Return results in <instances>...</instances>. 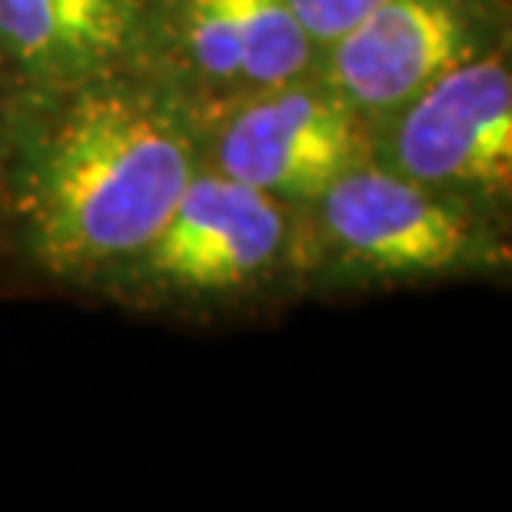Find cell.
<instances>
[{"mask_svg": "<svg viewBox=\"0 0 512 512\" xmlns=\"http://www.w3.org/2000/svg\"><path fill=\"white\" fill-rule=\"evenodd\" d=\"M383 0H290L296 20L303 24L313 47H330L336 37L356 27Z\"/></svg>", "mask_w": 512, "mask_h": 512, "instance_id": "obj_9", "label": "cell"}, {"mask_svg": "<svg viewBox=\"0 0 512 512\" xmlns=\"http://www.w3.org/2000/svg\"><path fill=\"white\" fill-rule=\"evenodd\" d=\"M124 74L30 94L7 120L0 187L20 247L60 280L127 276L197 173L180 110Z\"/></svg>", "mask_w": 512, "mask_h": 512, "instance_id": "obj_1", "label": "cell"}, {"mask_svg": "<svg viewBox=\"0 0 512 512\" xmlns=\"http://www.w3.org/2000/svg\"><path fill=\"white\" fill-rule=\"evenodd\" d=\"M290 243L293 227L280 197L220 170H197L127 273L163 300H223L270 280Z\"/></svg>", "mask_w": 512, "mask_h": 512, "instance_id": "obj_2", "label": "cell"}, {"mask_svg": "<svg viewBox=\"0 0 512 512\" xmlns=\"http://www.w3.org/2000/svg\"><path fill=\"white\" fill-rule=\"evenodd\" d=\"M389 170L446 197H496L512 180V77L476 54L396 110Z\"/></svg>", "mask_w": 512, "mask_h": 512, "instance_id": "obj_4", "label": "cell"}, {"mask_svg": "<svg viewBox=\"0 0 512 512\" xmlns=\"http://www.w3.org/2000/svg\"><path fill=\"white\" fill-rule=\"evenodd\" d=\"M476 54L459 0H383L330 44V87L356 114H393Z\"/></svg>", "mask_w": 512, "mask_h": 512, "instance_id": "obj_6", "label": "cell"}, {"mask_svg": "<svg viewBox=\"0 0 512 512\" xmlns=\"http://www.w3.org/2000/svg\"><path fill=\"white\" fill-rule=\"evenodd\" d=\"M173 40L200 84L237 100L303 80L316 50L290 0H177Z\"/></svg>", "mask_w": 512, "mask_h": 512, "instance_id": "obj_8", "label": "cell"}, {"mask_svg": "<svg viewBox=\"0 0 512 512\" xmlns=\"http://www.w3.org/2000/svg\"><path fill=\"white\" fill-rule=\"evenodd\" d=\"M316 210L326 256L360 280H426L486 256L463 203L389 167L346 170L316 197Z\"/></svg>", "mask_w": 512, "mask_h": 512, "instance_id": "obj_3", "label": "cell"}, {"mask_svg": "<svg viewBox=\"0 0 512 512\" xmlns=\"http://www.w3.org/2000/svg\"><path fill=\"white\" fill-rule=\"evenodd\" d=\"M4 140H7V117L0 114V160H4Z\"/></svg>", "mask_w": 512, "mask_h": 512, "instance_id": "obj_10", "label": "cell"}, {"mask_svg": "<svg viewBox=\"0 0 512 512\" xmlns=\"http://www.w3.org/2000/svg\"><path fill=\"white\" fill-rule=\"evenodd\" d=\"M147 0H0V67L27 94L127 70Z\"/></svg>", "mask_w": 512, "mask_h": 512, "instance_id": "obj_7", "label": "cell"}, {"mask_svg": "<svg viewBox=\"0 0 512 512\" xmlns=\"http://www.w3.org/2000/svg\"><path fill=\"white\" fill-rule=\"evenodd\" d=\"M243 100L217 133L213 170L280 200H316L363 163L360 117L333 87L293 80Z\"/></svg>", "mask_w": 512, "mask_h": 512, "instance_id": "obj_5", "label": "cell"}]
</instances>
